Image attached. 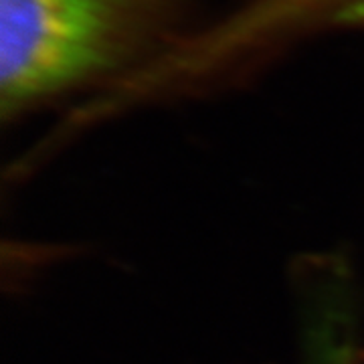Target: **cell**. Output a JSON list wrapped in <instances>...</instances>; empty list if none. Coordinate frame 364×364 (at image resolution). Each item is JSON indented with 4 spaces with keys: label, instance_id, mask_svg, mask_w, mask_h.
Returning a JSON list of instances; mask_svg holds the SVG:
<instances>
[{
    "label": "cell",
    "instance_id": "4",
    "mask_svg": "<svg viewBox=\"0 0 364 364\" xmlns=\"http://www.w3.org/2000/svg\"><path fill=\"white\" fill-rule=\"evenodd\" d=\"M330 21L334 25L364 28V0H342L330 13Z\"/></svg>",
    "mask_w": 364,
    "mask_h": 364
},
{
    "label": "cell",
    "instance_id": "1",
    "mask_svg": "<svg viewBox=\"0 0 364 364\" xmlns=\"http://www.w3.org/2000/svg\"><path fill=\"white\" fill-rule=\"evenodd\" d=\"M195 0H0V105L23 116L162 51Z\"/></svg>",
    "mask_w": 364,
    "mask_h": 364
},
{
    "label": "cell",
    "instance_id": "3",
    "mask_svg": "<svg viewBox=\"0 0 364 364\" xmlns=\"http://www.w3.org/2000/svg\"><path fill=\"white\" fill-rule=\"evenodd\" d=\"M340 2L342 0H267V9L282 25H286L287 21L296 23L299 16H308L322 6L330 14Z\"/></svg>",
    "mask_w": 364,
    "mask_h": 364
},
{
    "label": "cell",
    "instance_id": "2",
    "mask_svg": "<svg viewBox=\"0 0 364 364\" xmlns=\"http://www.w3.org/2000/svg\"><path fill=\"white\" fill-rule=\"evenodd\" d=\"M320 338L312 364H364L360 350L338 326H326Z\"/></svg>",
    "mask_w": 364,
    "mask_h": 364
}]
</instances>
